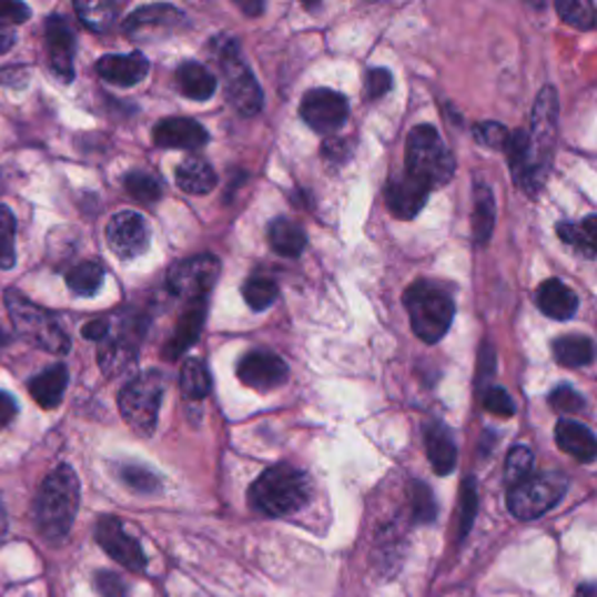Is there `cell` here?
Listing matches in <instances>:
<instances>
[{
  "label": "cell",
  "instance_id": "cell-1",
  "mask_svg": "<svg viewBox=\"0 0 597 597\" xmlns=\"http://www.w3.org/2000/svg\"><path fill=\"white\" fill-rule=\"evenodd\" d=\"M558 141V97L554 87H544L533 108L527 131H512L507 148L509 169L518 190L537 199L546 185Z\"/></svg>",
  "mask_w": 597,
  "mask_h": 597
},
{
  "label": "cell",
  "instance_id": "cell-2",
  "mask_svg": "<svg viewBox=\"0 0 597 597\" xmlns=\"http://www.w3.org/2000/svg\"><path fill=\"white\" fill-rule=\"evenodd\" d=\"M80 507V480L78 474L61 465L48 478L36 497V525L44 539L61 542L68 537L75 523Z\"/></svg>",
  "mask_w": 597,
  "mask_h": 597
},
{
  "label": "cell",
  "instance_id": "cell-3",
  "mask_svg": "<svg viewBox=\"0 0 597 597\" xmlns=\"http://www.w3.org/2000/svg\"><path fill=\"white\" fill-rule=\"evenodd\" d=\"M311 499L308 476L292 465L269 467L250 488L252 509L269 516L283 518L304 509Z\"/></svg>",
  "mask_w": 597,
  "mask_h": 597
},
{
  "label": "cell",
  "instance_id": "cell-4",
  "mask_svg": "<svg viewBox=\"0 0 597 597\" xmlns=\"http://www.w3.org/2000/svg\"><path fill=\"white\" fill-rule=\"evenodd\" d=\"M404 306L411 317V327L425 343H439L453 325L455 302L446 287L432 281L413 283L404 292Z\"/></svg>",
  "mask_w": 597,
  "mask_h": 597
},
{
  "label": "cell",
  "instance_id": "cell-5",
  "mask_svg": "<svg viewBox=\"0 0 597 597\" xmlns=\"http://www.w3.org/2000/svg\"><path fill=\"white\" fill-rule=\"evenodd\" d=\"M406 173L421 180L429 192L453 180L455 156L434 127L421 124L411 131L406 143Z\"/></svg>",
  "mask_w": 597,
  "mask_h": 597
},
{
  "label": "cell",
  "instance_id": "cell-6",
  "mask_svg": "<svg viewBox=\"0 0 597 597\" xmlns=\"http://www.w3.org/2000/svg\"><path fill=\"white\" fill-rule=\"evenodd\" d=\"M6 306L10 311L17 334L29 341L31 346L48 351L52 355H65L71 351V338H68V334L59 325V320L50 311L40 308L17 290L6 292Z\"/></svg>",
  "mask_w": 597,
  "mask_h": 597
},
{
  "label": "cell",
  "instance_id": "cell-7",
  "mask_svg": "<svg viewBox=\"0 0 597 597\" xmlns=\"http://www.w3.org/2000/svg\"><path fill=\"white\" fill-rule=\"evenodd\" d=\"M215 59L224 73L226 101L232 103L243 118H255V114L264 108V94L255 75H252L250 68L243 63L236 40L229 36H220Z\"/></svg>",
  "mask_w": 597,
  "mask_h": 597
},
{
  "label": "cell",
  "instance_id": "cell-8",
  "mask_svg": "<svg viewBox=\"0 0 597 597\" xmlns=\"http://www.w3.org/2000/svg\"><path fill=\"white\" fill-rule=\"evenodd\" d=\"M166 381L162 372H148L131 378L120 393V413L124 423L143 436H150L159 421Z\"/></svg>",
  "mask_w": 597,
  "mask_h": 597
},
{
  "label": "cell",
  "instance_id": "cell-9",
  "mask_svg": "<svg viewBox=\"0 0 597 597\" xmlns=\"http://www.w3.org/2000/svg\"><path fill=\"white\" fill-rule=\"evenodd\" d=\"M569 480L565 474H530L518 486L509 488V512L520 520H535L550 512L565 497Z\"/></svg>",
  "mask_w": 597,
  "mask_h": 597
},
{
  "label": "cell",
  "instance_id": "cell-10",
  "mask_svg": "<svg viewBox=\"0 0 597 597\" xmlns=\"http://www.w3.org/2000/svg\"><path fill=\"white\" fill-rule=\"evenodd\" d=\"M220 279V260L215 255H196L169 269L166 285L171 294L190 302H201Z\"/></svg>",
  "mask_w": 597,
  "mask_h": 597
},
{
  "label": "cell",
  "instance_id": "cell-11",
  "mask_svg": "<svg viewBox=\"0 0 597 597\" xmlns=\"http://www.w3.org/2000/svg\"><path fill=\"white\" fill-rule=\"evenodd\" d=\"M351 114L348 99L332 89H311L302 101V118L317 133H334Z\"/></svg>",
  "mask_w": 597,
  "mask_h": 597
},
{
  "label": "cell",
  "instance_id": "cell-12",
  "mask_svg": "<svg viewBox=\"0 0 597 597\" xmlns=\"http://www.w3.org/2000/svg\"><path fill=\"white\" fill-rule=\"evenodd\" d=\"M108 245L122 260H135L150 247V226L143 215L122 211L108 222Z\"/></svg>",
  "mask_w": 597,
  "mask_h": 597
},
{
  "label": "cell",
  "instance_id": "cell-13",
  "mask_svg": "<svg viewBox=\"0 0 597 597\" xmlns=\"http://www.w3.org/2000/svg\"><path fill=\"white\" fill-rule=\"evenodd\" d=\"M97 542L101 544V548L105 554L120 563L122 567L131 569V571H143L148 565V558L143 554V546L138 544L131 535H127L124 525L120 518L114 516H103L97 525Z\"/></svg>",
  "mask_w": 597,
  "mask_h": 597
},
{
  "label": "cell",
  "instance_id": "cell-14",
  "mask_svg": "<svg viewBox=\"0 0 597 597\" xmlns=\"http://www.w3.org/2000/svg\"><path fill=\"white\" fill-rule=\"evenodd\" d=\"M44 44H48L50 68L61 82L75 78V33L65 17L52 14L44 24Z\"/></svg>",
  "mask_w": 597,
  "mask_h": 597
},
{
  "label": "cell",
  "instance_id": "cell-15",
  "mask_svg": "<svg viewBox=\"0 0 597 597\" xmlns=\"http://www.w3.org/2000/svg\"><path fill=\"white\" fill-rule=\"evenodd\" d=\"M236 372L243 385L260 389V393H269L273 387H281L290 374L285 360L271 351H250L239 362Z\"/></svg>",
  "mask_w": 597,
  "mask_h": 597
},
{
  "label": "cell",
  "instance_id": "cell-16",
  "mask_svg": "<svg viewBox=\"0 0 597 597\" xmlns=\"http://www.w3.org/2000/svg\"><path fill=\"white\" fill-rule=\"evenodd\" d=\"M429 190L423 185L421 180H416L413 175L404 173H395L389 175L387 188H385V201L387 209L397 220H413L416 217L427 203Z\"/></svg>",
  "mask_w": 597,
  "mask_h": 597
},
{
  "label": "cell",
  "instance_id": "cell-17",
  "mask_svg": "<svg viewBox=\"0 0 597 597\" xmlns=\"http://www.w3.org/2000/svg\"><path fill=\"white\" fill-rule=\"evenodd\" d=\"M141 334L143 332L131 330L129 320L118 334L108 332V336L101 341V348H99V364L108 376H120L122 372L129 370V366L135 364L138 341H141Z\"/></svg>",
  "mask_w": 597,
  "mask_h": 597
},
{
  "label": "cell",
  "instance_id": "cell-18",
  "mask_svg": "<svg viewBox=\"0 0 597 597\" xmlns=\"http://www.w3.org/2000/svg\"><path fill=\"white\" fill-rule=\"evenodd\" d=\"M154 143L166 150H201L211 141L209 131L188 118H169L154 127Z\"/></svg>",
  "mask_w": 597,
  "mask_h": 597
},
{
  "label": "cell",
  "instance_id": "cell-19",
  "mask_svg": "<svg viewBox=\"0 0 597 597\" xmlns=\"http://www.w3.org/2000/svg\"><path fill=\"white\" fill-rule=\"evenodd\" d=\"M97 73L114 87H133L150 73V61L141 52L105 54L97 61Z\"/></svg>",
  "mask_w": 597,
  "mask_h": 597
},
{
  "label": "cell",
  "instance_id": "cell-20",
  "mask_svg": "<svg viewBox=\"0 0 597 597\" xmlns=\"http://www.w3.org/2000/svg\"><path fill=\"white\" fill-rule=\"evenodd\" d=\"M185 21V14H182L178 8L166 6V3H156V6H143L135 12H131L124 21V31L129 36H145L150 31H171L180 27Z\"/></svg>",
  "mask_w": 597,
  "mask_h": 597
},
{
  "label": "cell",
  "instance_id": "cell-21",
  "mask_svg": "<svg viewBox=\"0 0 597 597\" xmlns=\"http://www.w3.org/2000/svg\"><path fill=\"white\" fill-rule=\"evenodd\" d=\"M203 323H205V302L201 298V302H194L178 320L173 336L169 338V343L164 346V360L175 362V360H180L182 355H185L194 346V343L199 341Z\"/></svg>",
  "mask_w": 597,
  "mask_h": 597
},
{
  "label": "cell",
  "instance_id": "cell-22",
  "mask_svg": "<svg viewBox=\"0 0 597 597\" xmlns=\"http://www.w3.org/2000/svg\"><path fill=\"white\" fill-rule=\"evenodd\" d=\"M537 306L550 320H569L579 311V296L563 281L550 279L537 287Z\"/></svg>",
  "mask_w": 597,
  "mask_h": 597
},
{
  "label": "cell",
  "instance_id": "cell-23",
  "mask_svg": "<svg viewBox=\"0 0 597 597\" xmlns=\"http://www.w3.org/2000/svg\"><path fill=\"white\" fill-rule=\"evenodd\" d=\"M425 448L427 457L439 476H448L457 465V448L448 427L439 421H429L425 425Z\"/></svg>",
  "mask_w": 597,
  "mask_h": 597
},
{
  "label": "cell",
  "instance_id": "cell-24",
  "mask_svg": "<svg viewBox=\"0 0 597 597\" xmlns=\"http://www.w3.org/2000/svg\"><path fill=\"white\" fill-rule=\"evenodd\" d=\"M556 444L560 451L571 455L579 463H593L597 455V442L595 434L577 421H560L556 425Z\"/></svg>",
  "mask_w": 597,
  "mask_h": 597
},
{
  "label": "cell",
  "instance_id": "cell-25",
  "mask_svg": "<svg viewBox=\"0 0 597 597\" xmlns=\"http://www.w3.org/2000/svg\"><path fill=\"white\" fill-rule=\"evenodd\" d=\"M175 82H178L180 94L192 101H209L217 89L215 75L209 71V68L196 61L182 63L175 73Z\"/></svg>",
  "mask_w": 597,
  "mask_h": 597
},
{
  "label": "cell",
  "instance_id": "cell-26",
  "mask_svg": "<svg viewBox=\"0 0 597 597\" xmlns=\"http://www.w3.org/2000/svg\"><path fill=\"white\" fill-rule=\"evenodd\" d=\"M68 387V370L63 364H54L50 370L29 381V393L42 408H57L63 402Z\"/></svg>",
  "mask_w": 597,
  "mask_h": 597
},
{
  "label": "cell",
  "instance_id": "cell-27",
  "mask_svg": "<svg viewBox=\"0 0 597 597\" xmlns=\"http://www.w3.org/2000/svg\"><path fill=\"white\" fill-rule=\"evenodd\" d=\"M175 182L182 192L201 196L215 190L217 175L209 162H203L199 156H188L175 171Z\"/></svg>",
  "mask_w": 597,
  "mask_h": 597
},
{
  "label": "cell",
  "instance_id": "cell-28",
  "mask_svg": "<svg viewBox=\"0 0 597 597\" xmlns=\"http://www.w3.org/2000/svg\"><path fill=\"white\" fill-rule=\"evenodd\" d=\"M269 243L281 257L296 260L306 247V232L290 217H275L269 224Z\"/></svg>",
  "mask_w": 597,
  "mask_h": 597
},
{
  "label": "cell",
  "instance_id": "cell-29",
  "mask_svg": "<svg viewBox=\"0 0 597 597\" xmlns=\"http://www.w3.org/2000/svg\"><path fill=\"white\" fill-rule=\"evenodd\" d=\"M472 226H474V241L484 245L490 241L495 229V199L486 182H476L474 188V213H472Z\"/></svg>",
  "mask_w": 597,
  "mask_h": 597
},
{
  "label": "cell",
  "instance_id": "cell-30",
  "mask_svg": "<svg viewBox=\"0 0 597 597\" xmlns=\"http://www.w3.org/2000/svg\"><path fill=\"white\" fill-rule=\"evenodd\" d=\"M554 355L556 362L567 366V370H579V366H588L593 362L595 346L588 336L565 334L554 341Z\"/></svg>",
  "mask_w": 597,
  "mask_h": 597
},
{
  "label": "cell",
  "instance_id": "cell-31",
  "mask_svg": "<svg viewBox=\"0 0 597 597\" xmlns=\"http://www.w3.org/2000/svg\"><path fill=\"white\" fill-rule=\"evenodd\" d=\"M556 232L563 239V243L577 247L581 255H586L590 260L595 257V245H597V217L595 215H588L579 224L560 222Z\"/></svg>",
  "mask_w": 597,
  "mask_h": 597
},
{
  "label": "cell",
  "instance_id": "cell-32",
  "mask_svg": "<svg viewBox=\"0 0 597 597\" xmlns=\"http://www.w3.org/2000/svg\"><path fill=\"white\" fill-rule=\"evenodd\" d=\"M180 387H182V395H185L188 399H194V402L205 399L211 395L213 378L201 360L190 357L185 364H182Z\"/></svg>",
  "mask_w": 597,
  "mask_h": 597
},
{
  "label": "cell",
  "instance_id": "cell-33",
  "mask_svg": "<svg viewBox=\"0 0 597 597\" xmlns=\"http://www.w3.org/2000/svg\"><path fill=\"white\" fill-rule=\"evenodd\" d=\"M75 12L82 24L94 33H108L114 21H118L120 8L114 3H105V0H91V3H75Z\"/></svg>",
  "mask_w": 597,
  "mask_h": 597
},
{
  "label": "cell",
  "instance_id": "cell-34",
  "mask_svg": "<svg viewBox=\"0 0 597 597\" xmlns=\"http://www.w3.org/2000/svg\"><path fill=\"white\" fill-rule=\"evenodd\" d=\"M105 279V269L99 262H82L65 273V283L78 296H94Z\"/></svg>",
  "mask_w": 597,
  "mask_h": 597
},
{
  "label": "cell",
  "instance_id": "cell-35",
  "mask_svg": "<svg viewBox=\"0 0 597 597\" xmlns=\"http://www.w3.org/2000/svg\"><path fill=\"white\" fill-rule=\"evenodd\" d=\"M243 298L252 311H266L279 298V285L266 275H252L243 285Z\"/></svg>",
  "mask_w": 597,
  "mask_h": 597
},
{
  "label": "cell",
  "instance_id": "cell-36",
  "mask_svg": "<svg viewBox=\"0 0 597 597\" xmlns=\"http://www.w3.org/2000/svg\"><path fill=\"white\" fill-rule=\"evenodd\" d=\"M535 467V455L527 446H514L507 455V467H504V484L509 488L518 486L520 480H525L527 476L533 474Z\"/></svg>",
  "mask_w": 597,
  "mask_h": 597
},
{
  "label": "cell",
  "instance_id": "cell-37",
  "mask_svg": "<svg viewBox=\"0 0 597 597\" xmlns=\"http://www.w3.org/2000/svg\"><path fill=\"white\" fill-rule=\"evenodd\" d=\"M124 188L127 192L141 203H156L159 199H162V185H159V180L145 171H131L127 178H124Z\"/></svg>",
  "mask_w": 597,
  "mask_h": 597
},
{
  "label": "cell",
  "instance_id": "cell-38",
  "mask_svg": "<svg viewBox=\"0 0 597 597\" xmlns=\"http://www.w3.org/2000/svg\"><path fill=\"white\" fill-rule=\"evenodd\" d=\"M556 10L574 29L590 31L595 27V6L588 0H558Z\"/></svg>",
  "mask_w": 597,
  "mask_h": 597
},
{
  "label": "cell",
  "instance_id": "cell-39",
  "mask_svg": "<svg viewBox=\"0 0 597 597\" xmlns=\"http://www.w3.org/2000/svg\"><path fill=\"white\" fill-rule=\"evenodd\" d=\"M14 236H17V220L8 205H0V269H12L17 262L14 250Z\"/></svg>",
  "mask_w": 597,
  "mask_h": 597
},
{
  "label": "cell",
  "instance_id": "cell-40",
  "mask_svg": "<svg viewBox=\"0 0 597 597\" xmlns=\"http://www.w3.org/2000/svg\"><path fill=\"white\" fill-rule=\"evenodd\" d=\"M474 138L478 145L507 152L509 141H512V131L499 122H478L474 124Z\"/></svg>",
  "mask_w": 597,
  "mask_h": 597
},
{
  "label": "cell",
  "instance_id": "cell-41",
  "mask_svg": "<svg viewBox=\"0 0 597 597\" xmlns=\"http://www.w3.org/2000/svg\"><path fill=\"white\" fill-rule=\"evenodd\" d=\"M411 512L416 523H432L436 518L434 495L423 480H413L411 484Z\"/></svg>",
  "mask_w": 597,
  "mask_h": 597
},
{
  "label": "cell",
  "instance_id": "cell-42",
  "mask_svg": "<svg viewBox=\"0 0 597 597\" xmlns=\"http://www.w3.org/2000/svg\"><path fill=\"white\" fill-rule=\"evenodd\" d=\"M120 478L135 493L150 495V493L159 490V478L150 469H145L141 465H124L120 469Z\"/></svg>",
  "mask_w": 597,
  "mask_h": 597
},
{
  "label": "cell",
  "instance_id": "cell-43",
  "mask_svg": "<svg viewBox=\"0 0 597 597\" xmlns=\"http://www.w3.org/2000/svg\"><path fill=\"white\" fill-rule=\"evenodd\" d=\"M550 408H556L558 413H579L586 408V399L581 393H577L571 385H558L554 387V393L548 395Z\"/></svg>",
  "mask_w": 597,
  "mask_h": 597
},
{
  "label": "cell",
  "instance_id": "cell-44",
  "mask_svg": "<svg viewBox=\"0 0 597 597\" xmlns=\"http://www.w3.org/2000/svg\"><path fill=\"white\" fill-rule=\"evenodd\" d=\"M476 480L467 478L463 486V497H461V537H467L472 530V523L476 516Z\"/></svg>",
  "mask_w": 597,
  "mask_h": 597
},
{
  "label": "cell",
  "instance_id": "cell-45",
  "mask_svg": "<svg viewBox=\"0 0 597 597\" xmlns=\"http://www.w3.org/2000/svg\"><path fill=\"white\" fill-rule=\"evenodd\" d=\"M484 406L495 413V416H502V418H512L516 413V404L514 399L509 397V393L504 387H488L486 389V397H484Z\"/></svg>",
  "mask_w": 597,
  "mask_h": 597
},
{
  "label": "cell",
  "instance_id": "cell-46",
  "mask_svg": "<svg viewBox=\"0 0 597 597\" xmlns=\"http://www.w3.org/2000/svg\"><path fill=\"white\" fill-rule=\"evenodd\" d=\"M366 97L370 99H383L389 89H393V73L387 68H372L364 80Z\"/></svg>",
  "mask_w": 597,
  "mask_h": 597
},
{
  "label": "cell",
  "instance_id": "cell-47",
  "mask_svg": "<svg viewBox=\"0 0 597 597\" xmlns=\"http://www.w3.org/2000/svg\"><path fill=\"white\" fill-rule=\"evenodd\" d=\"M94 586H97L101 597H127V593H129L124 579L114 571H97Z\"/></svg>",
  "mask_w": 597,
  "mask_h": 597
},
{
  "label": "cell",
  "instance_id": "cell-48",
  "mask_svg": "<svg viewBox=\"0 0 597 597\" xmlns=\"http://www.w3.org/2000/svg\"><path fill=\"white\" fill-rule=\"evenodd\" d=\"M31 17L29 6L24 3H10V0H0V27H17L24 24V21Z\"/></svg>",
  "mask_w": 597,
  "mask_h": 597
},
{
  "label": "cell",
  "instance_id": "cell-49",
  "mask_svg": "<svg viewBox=\"0 0 597 597\" xmlns=\"http://www.w3.org/2000/svg\"><path fill=\"white\" fill-rule=\"evenodd\" d=\"M17 399L0 389V427H8L17 418Z\"/></svg>",
  "mask_w": 597,
  "mask_h": 597
},
{
  "label": "cell",
  "instance_id": "cell-50",
  "mask_svg": "<svg viewBox=\"0 0 597 597\" xmlns=\"http://www.w3.org/2000/svg\"><path fill=\"white\" fill-rule=\"evenodd\" d=\"M108 332H110V320H91V323H87L84 327H82V336L84 338H89V341H103L105 336H108Z\"/></svg>",
  "mask_w": 597,
  "mask_h": 597
},
{
  "label": "cell",
  "instance_id": "cell-51",
  "mask_svg": "<svg viewBox=\"0 0 597 597\" xmlns=\"http://www.w3.org/2000/svg\"><path fill=\"white\" fill-rule=\"evenodd\" d=\"M14 48V33L6 27H0V54H6Z\"/></svg>",
  "mask_w": 597,
  "mask_h": 597
},
{
  "label": "cell",
  "instance_id": "cell-52",
  "mask_svg": "<svg viewBox=\"0 0 597 597\" xmlns=\"http://www.w3.org/2000/svg\"><path fill=\"white\" fill-rule=\"evenodd\" d=\"M574 597H597V590L593 584H584L577 588V593H574Z\"/></svg>",
  "mask_w": 597,
  "mask_h": 597
},
{
  "label": "cell",
  "instance_id": "cell-53",
  "mask_svg": "<svg viewBox=\"0 0 597 597\" xmlns=\"http://www.w3.org/2000/svg\"><path fill=\"white\" fill-rule=\"evenodd\" d=\"M241 8H243L247 14H260V12L264 10V6H262V3H257V6H247V3H241Z\"/></svg>",
  "mask_w": 597,
  "mask_h": 597
},
{
  "label": "cell",
  "instance_id": "cell-54",
  "mask_svg": "<svg viewBox=\"0 0 597 597\" xmlns=\"http://www.w3.org/2000/svg\"><path fill=\"white\" fill-rule=\"evenodd\" d=\"M10 341V336H8V332L3 330V327H0V346H6V343Z\"/></svg>",
  "mask_w": 597,
  "mask_h": 597
}]
</instances>
